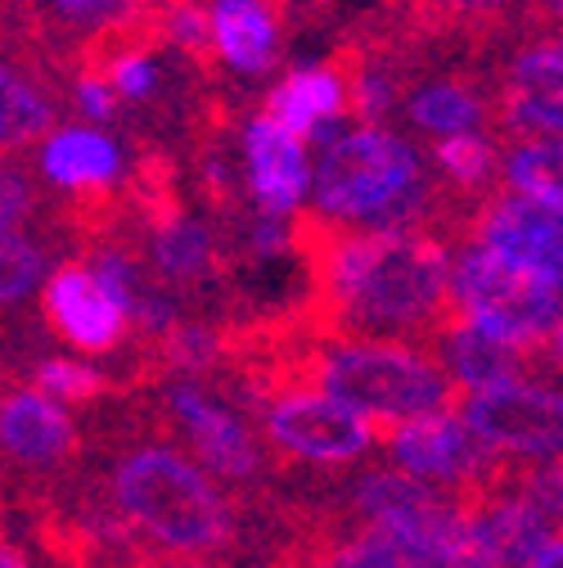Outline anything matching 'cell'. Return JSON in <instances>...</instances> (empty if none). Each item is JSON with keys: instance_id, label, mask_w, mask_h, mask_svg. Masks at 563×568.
<instances>
[{"instance_id": "52a82bcc", "label": "cell", "mask_w": 563, "mask_h": 568, "mask_svg": "<svg viewBox=\"0 0 563 568\" xmlns=\"http://www.w3.org/2000/svg\"><path fill=\"white\" fill-rule=\"evenodd\" d=\"M257 438L275 469H351L370 456L375 429L366 415L325 397L320 388H285L253 406Z\"/></svg>"}, {"instance_id": "30bf717a", "label": "cell", "mask_w": 563, "mask_h": 568, "mask_svg": "<svg viewBox=\"0 0 563 568\" xmlns=\"http://www.w3.org/2000/svg\"><path fill=\"white\" fill-rule=\"evenodd\" d=\"M163 0H10L14 23L28 32V41L45 54V63L63 78L86 45L100 37L145 19Z\"/></svg>"}, {"instance_id": "d6986e66", "label": "cell", "mask_w": 563, "mask_h": 568, "mask_svg": "<svg viewBox=\"0 0 563 568\" xmlns=\"http://www.w3.org/2000/svg\"><path fill=\"white\" fill-rule=\"evenodd\" d=\"M28 384L68 406H95L104 397H117L113 375H104L86 362H73V357H50V352H37L28 362Z\"/></svg>"}, {"instance_id": "7c38bea8", "label": "cell", "mask_w": 563, "mask_h": 568, "mask_svg": "<svg viewBox=\"0 0 563 568\" xmlns=\"http://www.w3.org/2000/svg\"><path fill=\"white\" fill-rule=\"evenodd\" d=\"M563 231H559V207L519 199V194H491L473 222V240L478 248H487L491 257H501L528 275H541L550 284H559L563 275Z\"/></svg>"}, {"instance_id": "ac0fdd59", "label": "cell", "mask_w": 563, "mask_h": 568, "mask_svg": "<svg viewBox=\"0 0 563 568\" xmlns=\"http://www.w3.org/2000/svg\"><path fill=\"white\" fill-rule=\"evenodd\" d=\"M429 163L438 168V181L451 185L455 194L469 199H491L501 194V168H497V145L482 135H447L429 145Z\"/></svg>"}, {"instance_id": "5b68a950", "label": "cell", "mask_w": 563, "mask_h": 568, "mask_svg": "<svg viewBox=\"0 0 563 568\" xmlns=\"http://www.w3.org/2000/svg\"><path fill=\"white\" fill-rule=\"evenodd\" d=\"M451 298L478 334L559 362V284L491 257L478 244H460L451 253Z\"/></svg>"}, {"instance_id": "9c48e42d", "label": "cell", "mask_w": 563, "mask_h": 568, "mask_svg": "<svg viewBox=\"0 0 563 568\" xmlns=\"http://www.w3.org/2000/svg\"><path fill=\"white\" fill-rule=\"evenodd\" d=\"M37 307H41V325L59 343L86 352V357H126V347L135 343L122 303L78 257H63L59 266H50V275L37 290Z\"/></svg>"}, {"instance_id": "277c9868", "label": "cell", "mask_w": 563, "mask_h": 568, "mask_svg": "<svg viewBox=\"0 0 563 568\" xmlns=\"http://www.w3.org/2000/svg\"><path fill=\"white\" fill-rule=\"evenodd\" d=\"M150 393L181 447L226 487L235 519L279 487V469L257 438V424L222 384L207 375H163Z\"/></svg>"}, {"instance_id": "8fae6325", "label": "cell", "mask_w": 563, "mask_h": 568, "mask_svg": "<svg viewBox=\"0 0 563 568\" xmlns=\"http://www.w3.org/2000/svg\"><path fill=\"white\" fill-rule=\"evenodd\" d=\"M257 113L294 140H325L338 118L357 122V50L338 41L320 68H298L279 82Z\"/></svg>"}, {"instance_id": "3957f363", "label": "cell", "mask_w": 563, "mask_h": 568, "mask_svg": "<svg viewBox=\"0 0 563 568\" xmlns=\"http://www.w3.org/2000/svg\"><path fill=\"white\" fill-rule=\"evenodd\" d=\"M311 207L357 231H414L438 190V172L392 126H351L320 145Z\"/></svg>"}, {"instance_id": "8992f818", "label": "cell", "mask_w": 563, "mask_h": 568, "mask_svg": "<svg viewBox=\"0 0 563 568\" xmlns=\"http://www.w3.org/2000/svg\"><path fill=\"white\" fill-rule=\"evenodd\" d=\"M86 460L82 424L23 375L0 379V506H23L68 483Z\"/></svg>"}, {"instance_id": "5bb4252c", "label": "cell", "mask_w": 563, "mask_h": 568, "mask_svg": "<svg viewBox=\"0 0 563 568\" xmlns=\"http://www.w3.org/2000/svg\"><path fill=\"white\" fill-rule=\"evenodd\" d=\"M32 163L54 194L122 185V172H126L122 150L95 126H54L41 140V154Z\"/></svg>"}, {"instance_id": "4fadbf2b", "label": "cell", "mask_w": 563, "mask_h": 568, "mask_svg": "<svg viewBox=\"0 0 563 568\" xmlns=\"http://www.w3.org/2000/svg\"><path fill=\"white\" fill-rule=\"evenodd\" d=\"M239 154H244V190L262 217H289L307 194V150L303 140L270 126L262 113L239 122Z\"/></svg>"}, {"instance_id": "6da1fadb", "label": "cell", "mask_w": 563, "mask_h": 568, "mask_svg": "<svg viewBox=\"0 0 563 568\" xmlns=\"http://www.w3.org/2000/svg\"><path fill=\"white\" fill-rule=\"evenodd\" d=\"M78 424L91 474L109 491L122 524L154 555H239V519L226 487L181 447L150 388L104 397L86 406V419Z\"/></svg>"}, {"instance_id": "ba28073f", "label": "cell", "mask_w": 563, "mask_h": 568, "mask_svg": "<svg viewBox=\"0 0 563 568\" xmlns=\"http://www.w3.org/2000/svg\"><path fill=\"white\" fill-rule=\"evenodd\" d=\"M455 415L478 443L510 460H528V465L559 460V424H563L559 384H528V379L491 384L464 393Z\"/></svg>"}, {"instance_id": "44dd1931", "label": "cell", "mask_w": 563, "mask_h": 568, "mask_svg": "<svg viewBox=\"0 0 563 568\" xmlns=\"http://www.w3.org/2000/svg\"><path fill=\"white\" fill-rule=\"evenodd\" d=\"M523 568H563V537L541 541V546L528 555V564H523Z\"/></svg>"}, {"instance_id": "ffe728a7", "label": "cell", "mask_w": 563, "mask_h": 568, "mask_svg": "<svg viewBox=\"0 0 563 568\" xmlns=\"http://www.w3.org/2000/svg\"><path fill=\"white\" fill-rule=\"evenodd\" d=\"M0 568H50L32 546H23L14 532L0 528Z\"/></svg>"}, {"instance_id": "9a60e30c", "label": "cell", "mask_w": 563, "mask_h": 568, "mask_svg": "<svg viewBox=\"0 0 563 568\" xmlns=\"http://www.w3.org/2000/svg\"><path fill=\"white\" fill-rule=\"evenodd\" d=\"M73 257L63 235L37 231H0V316H19V307L41 290L50 266Z\"/></svg>"}, {"instance_id": "7a4b0ae2", "label": "cell", "mask_w": 563, "mask_h": 568, "mask_svg": "<svg viewBox=\"0 0 563 568\" xmlns=\"http://www.w3.org/2000/svg\"><path fill=\"white\" fill-rule=\"evenodd\" d=\"M303 388H320L325 397L366 415L375 429V447H383L401 424L455 410L464 388L410 343H366V338H311L298 357Z\"/></svg>"}, {"instance_id": "e0dca14e", "label": "cell", "mask_w": 563, "mask_h": 568, "mask_svg": "<svg viewBox=\"0 0 563 568\" xmlns=\"http://www.w3.org/2000/svg\"><path fill=\"white\" fill-rule=\"evenodd\" d=\"M497 168H501V190L559 207L563 185H559V140H510L497 145Z\"/></svg>"}, {"instance_id": "2e32d148", "label": "cell", "mask_w": 563, "mask_h": 568, "mask_svg": "<svg viewBox=\"0 0 563 568\" xmlns=\"http://www.w3.org/2000/svg\"><path fill=\"white\" fill-rule=\"evenodd\" d=\"M0 231L63 235V226H59V194L41 181L32 154H0Z\"/></svg>"}]
</instances>
